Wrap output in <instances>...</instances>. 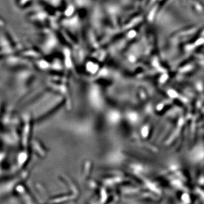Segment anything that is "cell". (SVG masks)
<instances>
[{
    "label": "cell",
    "instance_id": "obj_4",
    "mask_svg": "<svg viewBox=\"0 0 204 204\" xmlns=\"http://www.w3.org/2000/svg\"><path fill=\"white\" fill-rule=\"evenodd\" d=\"M144 136H146V134H147V129L146 128H145L144 129Z\"/></svg>",
    "mask_w": 204,
    "mask_h": 204
},
{
    "label": "cell",
    "instance_id": "obj_1",
    "mask_svg": "<svg viewBox=\"0 0 204 204\" xmlns=\"http://www.w3.org/2000/svg\"><path fill=\"white\" fill-rule=\"evenodd\" d=\"M11 51L9 38L4 35H0V53L7 56L11 53Z\"/></svg>",
    "mask_w": 204,
    "mask_h": 204
},
{
    "label": "cell",
    "instance_id": "obj_3",
    "mask_svg": "<svg viewBox=\"0 0 204 204\" xmlns=\"http://www.w3.org/2000/svg\"><path fill=\"white\" fill-rule=\"evenodd\" d=\"M5 26V22L4 19H2L1 17H0V28L4 27Z\"/></svg>",
    "mask_w": 204,
    "mask_h": 204
},
{
    "label": "cell",
    "instance_id": "obj_2",
    "mask_svg": "<svg viewBox=\"0 0 204 204\" xmlns=\"http://www.w3.org/2000/svg\"><path fill=\"white\" fill-rule=\"evenodd\" d=\"M203 155V152L202 149H198L197 151H196V155L195 154V157L196 158H201Z\"/></svg>",
    "mask_w": 204,
    "mask_h": 204
}]
</instances>
